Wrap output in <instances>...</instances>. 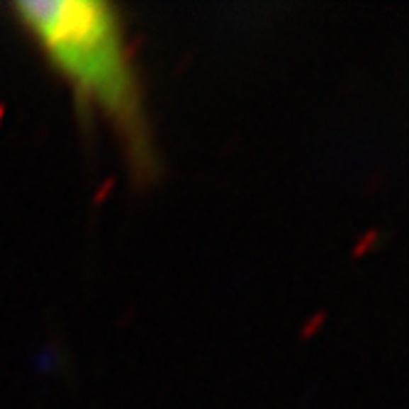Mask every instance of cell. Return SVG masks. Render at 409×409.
Masks as SVG:
<instances>
[{
    "instance_id": "6da1fadb",
    "label": "cell",
    "mask_w": 409,
    "mask_h": 409,
    "mask_svg": "<svg viewBox=\"0 0 409 409\" xmlns=\"http://www.w3.org/2000/svg\"><path fill=\"white\" fill-rule=\"evenodd\" d=\"M15 23L38 45L47 65L116 131L131 170L151 180L158 170L141 82L123 18L103 0H28L10 5Z\"/></svg>"
}]
</instances>
